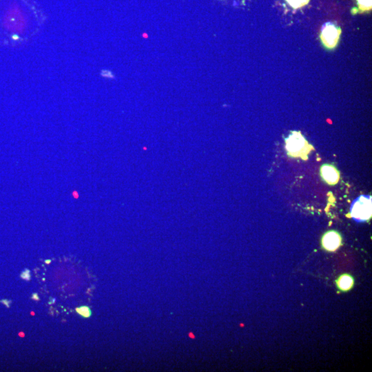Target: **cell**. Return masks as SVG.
I'll return each mask as SVG.
<instances>
[{
    "mask_svg": "<svg viewBox=\"0 0 372 372\" xmlns=\"http://www.w3.org/2000/svg\"><path fill=\"white\" fill-rule=\"evenodd\" d=\"M287 152L293 157H300L306 160L313 147L309 144L300 132H292L288 138L285 139Z\"/></svg>",
    "mask_w": 372,
    "mask_h": 372,
    "instance_id": "6da1fadb",
    "label": "cell"
},
{
    "mask_svg": "<svg viewBox=\"0 0 372 372\" xmlns=\"http://www.w3.org/2000/svg\"><path fill=\"white\" fill-rule=\"evenodd\" d=\"M0 303L4 304V305H6V307L10 308V307H11V300L8 299H1L0 300Z\"/></svg>",
    "mask_w": 372,
    "mask_h": 372,
    "instance_id": "8fae6325",
    "label": "cell"
},
{
    "mask_svg": "<svg viewBox=\"0 0 372 372\" xmlns=\"http://www.w3.org/2000/svg\"><path fill=\"white\" fill-rule=\"evenodd\" d=\"M359 8L363 11L371 9L372 0H358Z\"/></svg>",
    "mask_w": 372,
    "mask_h": 372,
    "instance_id": "9c48e42d",
    "label": "cell"
},
{
    "mask_svg": "<svg viewBox=\"0 0 372 372\" xmlns=\"http://www.w3.org/2000/svg\"><path fill=\"white\" fill-rule=\"evenodd\" d=\"M322 244L327 250L335 251L341 246V236L334 231H329L322 237Z\"/></svg>",
    "mask_w": 372,
    "mask_h": 372,
    "instance_id": "277c9868",
    "label": "cell"
},
{
    "mask_svg": "<svg viewBox=\"0 0 372 372\" xmlns=\"http://www.w3.org/2000/svg\"><path fill=\"white\" fill-rule=\"evenodd\" d=\"M321 175L322 179L329 185H335L339 182L340 174L339 171L332 165L325 164L321 168Z\"/></svg>",
    "mask_w": 372,
    "mask_h": 372,
    "instance_id": "5b68a950",
    "label": "cell"
},
{
    "mask_svg": "<svg viewBox=\"0 0 372 372\" xmlns=\"http://www.w3.org/2000/svg\"><path fill=\"white\" fill-rule=\"evenodd\" d=\"M354 285V279L349 275H343L338 281L339 288L343 291H347Z\"/></svg>",
    "mask_w": 372,
    "mask_h": 372,
    "instance_id": "8992f818",
    "label": "cell"
},
{
    "mask_svg": "<svg viewBox=\"0 0 372 372\" xmlns=\"http://www.w3.org/2000/svg\"><path fill=\"white\" fill-rule=\"evenodd\" d=\"M351 217L358 222H366L372 217V197L362 195L351 207Z\"/></svg>",
    "mask_w": 372,
    "mask_h": 372,
    "instance_id": "7a4b0ae2",
    "label": "cell"
},
{
    "mask_svg": "<svg viewBox=\"0 0 372 372\" xmlns=\"http://www.w3.org/2000/svg\"><path fill=\"white\" fill-rule=\"evenodd\" d=\"M76 312H77L79 315L84 318H89L91 317L92 311L90 307L87 306H81L80 307H77L76 308Z\"/></svg>",
    "mask_w": 372,
    "mask_h": 372,
    "instance_id": "ba28073f",
    "label": "cell"
},
{
    "mask_svg": "<svg viewBox=\"0 0 372 372\" xmlns=\"http://www.w3.org/2000/svg\"><path fill=\"white\" fill-rule=\"evenodd\" d=\"M50 262H51V260H46L45 261V263H47V264H49Z\"/></svg>",
    "mask_w": 372,
    "mask_h": 372,
    "instance_id": "4fadbf2b",
    "label": "cell"
},
{
    "mask_svg": "<svg viewBox=\"0 0 372 372\" xmlns=\"http://www.w3.org/2000/svg\"><path fill=\"white\" fill-rule=\"evenodd\" d=\"M288 4L294 8H298L302 7L308 4L310 0H286Z\"/></svg>",
    "mask_w": 372,
    "mask_h": 372,
    "instance_id": "52a82bcc",
    "label": "cell"
},
{
    "mask_svg": "<svg viewBox=\"0 0 372 372\" xmlns=\"http://www.w3.org/2000/svg\"><path fill=\"white\" fill-rule=\"evenodd\" d=\"M31 298L35 300H40V297H38V295H37V293L33 294V295H32Z\"/></svg>",
    "mask_w": 372,
    "mask_h": 372,
    "instance_id": "7c38bea8",
    "label": "cell"
},
{
    "mask_svg": "<svg viewBox=\"0 0 372 372\" xmlns=\"http://www.w3.org/2000/svg\"><path fill=\"white\" fill-rule=\"evenodd\" d=\"M341 28H338L332 23H326L322 28L321 39L324 46L327 49H334L339 42Z\"/></svg>",
    "mask_w": 372,
    "mask_h": 372,
    "instance_id": "3957f363",
    "label": "cell"
},
{
    "mask_svg": "<svg viewBox=\"0 0 372 372\" xmlns=\"http://www.w3.org/2000/svg\"><path fill=\"white\" fill-rule=\"evenodd\" d=\"M20 277L23 278V279L26 280V281H30V272L28 269H26L22 272V274H20Z\"/></svg>",
    "mask_w": 372,
    "mask_h": 372,
    "instance_id": "30bf717a",
    "label": "cell"
}]
</instances>
